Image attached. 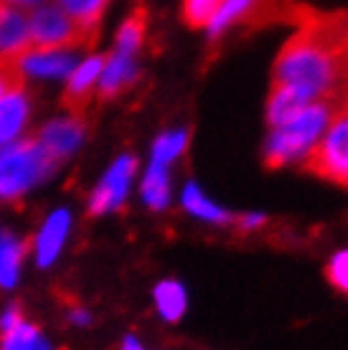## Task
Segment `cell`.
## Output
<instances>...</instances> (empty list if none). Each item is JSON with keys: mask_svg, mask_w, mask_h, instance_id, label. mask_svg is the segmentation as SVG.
I'll use <instances>...</instances> for the list:
<instances>
[{"mask_svg": "<svg viewBox=\"0 0 348 350\" xmlns=\"http://www.w3.org/2000/svg\"><path fill=\"white\" fill-rule=\"evenodd\" d=\"M297 31L282 46L267 96L270 127L288 122L310 102L348 99V10H315L290 3Z\"/></svg>", "mask_w": 348, "mask_h": 350, "instance_id": "1", "label": "cell"}, {"mask_svg": "<svg viewBox=\"0 0 348 350\" xmlns=\"http://www.w3.org/2000/svg\"><path fill=\"white\" fill-rule=\"evenodd\" d=\"M338 107L333 102H310L305 105L297 114H293L288 122L272 127V135L264 145V167L277 170L288 165L293 160H300L308 155V150L313 148L318 137L323 135L325 124L331 120V114Z\"/></svg>", "mask_w": 348, "mask_h": 350, "instance_id": "2", "label": "cell"}, {"mask_svg": "<svg viewBox=\"0 0 348 350\" xmlns=\"http://www.w3.org/2000/svg\"><path fill=\"white\" fill-rule=\"evenodd\" d=\"M56 160L46 152L38 137L3 145L0 148V203L18 201L36 183L46 180L56 170Z\"/></svg>", "mask_w": 348, "mask_h": 350, "instance_id": "3", "label": "cell"}, {"mask_svg": "<svg viewBox=\"0 0 348 350\" xmlns=\"http://www.w3.org/2000/svg\"><path fill=\"white\" fill-rule=\"evenodd\" d=\"M303 170L321 180L348 188V99L331 114V120L313 148L303 158Z\"/></svg>", "mask_w": 348, "mask_h": 350, "instance_id": "4", "label": "cell"}, {"mask_svg": "<svg viewBox=\"0 0 348 350\" xmlns=\"http://www.w3.org/2000/svg\"><path fill=\"white\" fill-rule=\"evenodd\" d=\"M28 33H31L28 51H77V49H92L97 44L59 5L36 8L28 16Z\"/></svg>", "mask_w": 348, "mask_h": 350, "instance_id": "5", "label": "cell"}, {"mask_svg": "<svg viewBox=\"0 0 348 350\" xmlns=\"http://www.w3.org/2000/svg\"><path fill=\"white\" fill-rule=\"evenodd\" d=\"M290 5H282L279 0H224L214 21L209 23L211 41H219L221 36L236 26H264L277 18H288Z\"/></svg>", "mask_w": 348, "mask_h": 350, "instance_id": "6", "label": "cell"}, {"mask_svg": "<svg viewBox=\"0 0 348 350\" xmlns=\"http://www.w3.org/2000/svg\"><path fill=\"white\" fill-rule=\"evenodd\" d=\"M135 167H138V160L132 158V155H125V158H120L110 167L105 180L97 185V191L89 198V216H102V213L114 211L125 201L132 175H135Z\"/></svg>", "mask_w": 348, "mask_h": 350, "instance_id": "7", "label": "cell"}, {"mask_svg": "<svg viewBox=\"0 0 348 350\" xmlns=\"http://www.w3.org/2000/svg\"><path fill=\"white\" fill-rule=\"evenodd\" d=\"M102 66H105V56H92L84 64H79V66L71 69L64 96H61V105L69 109V114H79L82 117V114L87 112L92 94H95L97 89V81H99V74H102Z\"/></svg>", "mask_w": 348, "mask_h": 350, "instance_id": "8", "label": "cell"}, {"mask_svg": "<svg viewBox=\"0 0 348 350\" xmlns=\"http://www.w3.org/2000/svg\"><path fill=\"white\" fill-rule=\"evenodd\" d=\"M84 132H87L84 117L69 114V117L51 120V122L46 124L44 130H41V135H38V142L44 145L46 152H49L56 163H61V160H66L71 152L82 145Z\"/></svg>", "mask_w": 348, "mask_h": 350, "instance_id": "9", "label": "cell"}, {"mask_svg": "<svg viewBox=\"0 0 348 350\" xmlns=\"http://www.w3.org/2000/svg\"><path fill=\"white\" fill-rule=\"evenodd\" d=\"M138 79V64L135 56H125V53L112 51L110 56H105V66L97 81V92L102 102H110L117 94H122L125 89L132 87V81Z\"/></svg>", "mask_w": 348, "mask_h": 350, "instance_id": "10", "label": "cell"}, {"mask_svg": "<svg viewBox=\"0 0 348 350\" xmlns=\"http://www.w3.org/2000/svg\"><path fill=\"white\" fill-rule=\"evenodd\" d=\"M31 33H28V16L16 5L0 3V56H18L28 51Z\"/></svg>", "mask_w": 348, "mask_h": 350, "instance_id": "11", "label": "cell"}, {"mask_svg": "<svg viewBox=\"0 0 348 350\" xmlns=\"http://www.w3.org/2000/svg\"><path fill=\"white\" fill-rule=\"evenodd\" d=\"M23 74L34 77H64L77 66L74 51H23L16 56Z\"/></svg>", "mask_w": 348, "mask_h": 350, "instance_id": "12", "label": "cell"}, {"mask_svg": "<svg viewBox=\"0 0 348 350\" xmlns=\"http://www.w3.org/2000/svg\"><path fill=\"white\" fill-rule=\"evenodd\" d=\"M28 117H31V99L26 92H16L0 102V148L21 135Z\"/></svg>", "mask_w": 348, "mask_h": 350, "instance_id": "13", "label": "cell"}, {"mask_svg": "<svg viewBox=\"0 0 348 350\" xmlns=\"http://www.w3.org/2000/svg\"><path fill=\"white\" fill-rule=\"evenodd\" d=\"M107 5L110 0H59V8L95 41L99 36V21L105 16Z\"/></svg>", "mask_w": 348, "mask_h": 350, "instance_id": "14", "label": "cell"}, {"mask_svg": "<svg viewBox=\"0 0 348 350\" xmlns=\"http://www.w3.org/2000/svg\"><path fill=\"white\" fill-rule=\"evenodd\" d=\"M66 231H69V213L66 211H56L51 219L46 221L44 231L38 237V244H36V252H38V264L41 267H49V264L56 259L61 244L66 239Z\"/></svg>", "mask_w": 348, "mask_h": 350, "instance_id": "15", "label": "cell"}, {"mask_svg": "<svg viewBox=\"0 0 348 350\" xmlns=\"http://www.w3.org/2000/svg\"><path fill=\"white\" fill-rule=\"evenodd\" d=\"M28 241L16 239L10 231L0 228V287L10 289L18 280V269L26 256Z\"/></svg>", "mask_w": 348, "mask_h": 350, "instance_id": "16", "label": "cell"}, {"mask_svg": "<svg viewBox=\"0 0 348 350\" xmlns=\"http://www.w3.org/2000/svg\"><path fill=\"white\" fill-rule=\"evenodd\" d=\"M145 33H148V10L140 5L122 23L117 41H114V51L125 53V56H135L140 51L142 41H145Z\"/></svg>", "mask_w": 348, "mask_h": 350, "instance_id": "17", "label": "cell"}, {"mask_svg": "<svg viewBox=\"0 0 348 350\" xmlns=\"http://www.w3.org/2000/svg\"><path fill=\"white\" fill-rule=\"evenodd\" d=\"M156 305L160 310V315L166 317L168 323H175L181 320L183 312H186V292L178 282L166 280L156 287Z\"/></svg>", "mask_w": 348, "mask_h": 350, "instance_id": "18", "label": "cell"}, {"mask_svg": "<svg viewBox=\"0 0 348 350\" xmlns=\"http://www.w3.org/2000/svg\"><path fill=\"white\" fill-rule=\"evenodd\" d=\"M183 206L191 211L193 216L214 221V224H232V221H234L232 213H227L224 208H219L216 203H211L209 198L199 191V185H193V183L183 191Z\"/></svg>", "mask_w": 348, "mask_h": 350, "instance_id": "19", "label": "cell"}, {"mask_svg": "<svg viewBox=\"0 0 348 350\" xmlns=\"http://www.w3.org/2000/svg\"><path fill=\"white\" fill-rule=\"evenodd\" d=\"M0 350H51L36 325L21 323L16 330L0 335Z\"/></svg>", "mask_w": 348, "mask_h": 350, "instance_id": "20", "label": "cell"}, {"mask_svg": "<svg viewBox=\"0 0 348 350\" xmlns=\"http://www.w3.org/2000/svg\"><path fill=\"white\" fill-rule=\"evenodd\" d=\"M168 196H171V183H168V167L150 165L145 180H142V198L150 208H166Z\"/></svg>", "mask_w": 348, "mask_h": 350, "instance_id": "21", "label": "cell"}, {"mask_svg": "<svg viewBox=\"0 0 348 350\" xmlns=\"http://www.w3.org/2000/svg\"><path fill=\"white\" fill-rule=\"evenodd\" d=\"M188 132L186 130H175V132H166L156 140V148H153V163L150 165L158 167H168L178 155H181L186 145H188Z\"/></svg>", "mask_w": 348, "mask_h": 350, "instance_id": "22", "label": "cell"}, {"mask_svg": "<svg viewBox=\"0 0 348 350\" xmlns=\"http://www.w3.org/2000/svg\"><path fill=\"white\" fill-rule=\"evenodd\" d=\"M221 5L224 0H183V21L188 28H209Z\"/></svg>", "mask_w": 348, "mask_h": 350, "instance_id": "23", "label": "cell"}, {"mask_svg": "<svg viewBox=\"0 0 348 350\" xmlns=\"http://www.w3.org/2000/svg\"><path fill=\"white\" fill-rule=\"evenodd\" d=\"M23 84L26 74L18 66L16 56H0V102L16 92H23Z\"/></svg>", "mask_w": 348, "mask_h": 350, "instance_id": "24", "label": "cell"}, {"mask_svg": "<svg viewBox=\"0 0 348 350\" xmlns=\"http://www.w3.org/2000/svg\"><path fill=\"white\" fill-rule=\"evenodd\" d=\"M325 280L331 282L338 292L348 295V252H340L325 264Z\"/></svg>", "mask_w": 348, "mask_h": 350, "instance_id": "25", "label": "cell"}, {"mask_svg": "<svg viewBox=\"0 0 348 350\" xmlns=\"http://www.w3.org/2000/svg\"><path fill=\"white\" fill-rule=\"evenodd\" d=\"M21 323H26V320H23V307H21V305H10L8 310H5V315L0 317V335L10 333V330H16Z\"/></svg>", "mask_w": 348, "mask_h": 350, "instance_id": "26", "label": "cell"}, {"mask_svg": "<svg viewBox=\"0 0 348 350\" xmlns=\"http://www.w3.org/2000/svg\"><path fill=\"white\" fill-rule=\"evenodd\" d=\"M0 3H8V5H21V8H28V5H38L44 0H0Z\"/></svg>", "mask_w": 348, "mask_h": 350, "instance_id": "27", "label": "cell"}, {"mask_svg": "<svg viewBox=\"0 0 348 350\" xmlns=\"http://www.w3.org/2000/svg\"><path fill=\"white\" fill-rule=\"evenodd\" d=\"M122 350H142V348H140V342L135 340V338H127L125 345H122Z\"/></svg>", "mask_w": 348, "mask_h": 350, "instance_id": "28", "label": "cell"}]
</instances>
